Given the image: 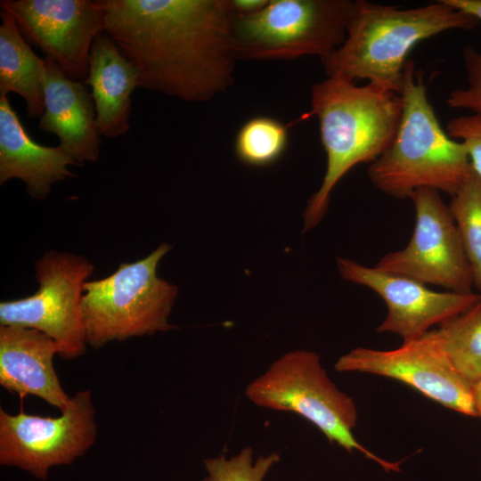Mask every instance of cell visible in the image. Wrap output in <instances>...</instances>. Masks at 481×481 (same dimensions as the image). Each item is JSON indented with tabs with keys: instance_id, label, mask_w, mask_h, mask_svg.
Masks as SVG:
<instances>
[{
	"instance_id": "ac0fdd59",
	"label": "cell",
	"mask_w": 481,
	"mask_h": 481,
	"mask_svg": "<svg viewBox=\"0 0 481 481\" xmlns=\"http://www.w3.org/2000/svg\"><path fill=\"white\" fill-rule=\"evenodd\" d=\"M0 17V95L19 94L28 118H40L45 110L44 58L32 51L8 12L1 10Z\"/></svg>"
},
{
	"instance_id": "44dd1931",
	"label": "cell",
	"mask_w": 481,
	"mask_h": 481,
	"mask_svg": "<svg viewBox=\"0 0 481 481\" xmlns=\"http://www.w3.org/2000/svg\"><path fill=\"white\" fill-rule=\"evenodd\" d=\"M481 293V179L474 173L452 196L449 205Z\"/></svg>"
},
{
	"instance_id": "9c48e42d",
	"label": "cell",
	"mask_w": 481,
	"mask_h": 481,
	"mask_svg": "<svg viewBox=\"0 0 481 481\" xmlns=\"http://www.w3.org/2000/svg\"><path fill=\"white\" fill-rule=\"evenodd\" d=\"M90 390L77 392L59 417L12 415L0 410V464L46 480L51 468L69 465L94 444L97 425Z\"/></svg>"
},
{
	"instance_id": "4316f807",
	"label": "cell",
	"mask_w": 481,
	"mask_h": 481,
	"mask_svg": "<svg viewBox=\"0 0 481 481\" xmlns=\"http://www.w3.org/2000/svg\"><path fill=\"white\" fill-rule=\"evenodd\" d=\"M474 388V400L477 417L481 418V380L476 383Z\"/></svg>"
},
{
	"instance_id": "9a60e30c",
	"label": "cell",
	"mask_w": 481,
	"mask_h": 481,
	"mask_svg": "<svg viewBox=\"0 0 481 481\" xmlns=\"http://www.w3.org/2000/svg\"><path fill=\"white\" fill-rule=\"evenodd\" d=\"M60 350L55 340L39 330L0 325V385L20 400L36 395L63 412L70 397L53 366Z\"/></svg>"
},
{
	"instance_id": "8992f818",
	"label": "cell",
	"mask_w": 481,
	"mask_h": 481,
	"mask_svg": "<svg viewBox=\"0 0 481 481\" xmlns=\"http://www.w3.org/2000/svg\"><path fill=\"white\" fill-rule=\"evenodd\" d=\"M170 249L162 243L148 257L121 263L108 277L84 283L82 319L93 348L175 328L168 316L177 288L157 275L158 264Z\"/></svg>"
},
{
	"instance_id": "6da1fadb",
	"label": "cell",
	"mask_w": 481,
	"mask_h": 481,
	"mask_svg": "<svg viewBox=\"0 0 481 481\" xmlns=\"http://www.w3.org/2000/svg\"><path fill=\"white\" fill-rule=\"evenodd\" d=\"M104 31L135 65L140 87L203 102L233 83L230 0H98Z\"/></svg>"
},
{
	"instance_id": "d6986e66",
	"label": "cell",
	"mask_w": 481,
	"mask_h": 481,
	"mask_svg": "<svg viewBox=\"0 0 481 481\" xmlns=\"http://www.w3.org/2000/svg\"><path fill=\"white\" fill-rule=\"evenodd\" d=\"M431 332L464 379L473 386L481 380V301Z\"/></svg>"
},
{
	"instance_id": "52a82bcc",
	"label": "cell",
	"mask_w": 481,
	"mask_h": 481,
	"mask_svg": "<svg viewBox=\"0 0 481 481\" xmlns=\"http://www.w3.org/2000/svg\"><path fill=\"white\" fill-rule=\"evenodd\" d=\"M354 1L269 0L250 15L234 13L232 45L237 60H321L344 41Z\"/></svg>"
},
{
	"instance_id": "ffe728a7",
	"label": "cell",
	"mask_w": 481,
	"mask_h": 481,
	"mask_svg": "<svg viewBox=\"0 0 481 481\" xmlns=\"http://www.w3.org/2000/svg\"><path fill=\"white\" fill-rule=\"evenodd\" d=\"M289 144L288 126L268 116L247 120L235 137L234 151L244 164L264 167L278 161Z\"/></svg>"
},
{
	"instance_id": "3957f363",
	"label": "cell",
	"mask_w": 481,
	"mask_h": 481,
	"mask_svg": "<svg viewBox=\"0 0 481 481\" xmlns=\"http://www.w3.org/2000/svg\"><path fill=\"white\" fill-rule=\"evenodd\" d=\"M478 22L445 0L414 8L355 0L343 43L321 61L327 77L365 79L401 94L407 56L418 43Z\"/></svg>"
},
{
	"instance_id": "5b68a950",
	"label": "cell",
	"mask_w": 481,
	"mask_h": 481,
	"mask_svg": "<svg viewBox=\"0 0 481 481\" xmlns=\"http://www.w3.org/2000/svg\"><path fill=\"white\" fill-rule=\"evenodd\" d=\"M245 395L258 407L301 416L349 453L360 452L386 471H400V462L379 457L355 437V404L330 380L315 352L282 355L247 386Z\"/></svg>"
},
{
	"instance_id": "7c38bea8",
	"label": "cell",
	"mask_w": 481,
	"mask_h": 481,
	"mask_svg": "<svg viewBox=\"0 0 481 481\" xmlns=\"http://www.w3.org/2000/svg\"><path fill=\"white\" fill-rule=\"evenodd\" d=\"M0 7L69 78L86 80L92 45L104 32L98 0H2Z\"/></svg>"
},
{
	"instance_id": "2e32d148",
	"label": "cell",
	"mask_w": 481,
	"mask_h": 481,
	"mask_svg": "<svg viewBox=\"0 0 481 481\" xmlns=\"http://www.w3.org/2000/svg\"><path fill=\"white\" fill-rule=\"evenodd\" d=\"M79 165L59 145L44 146L25 129L7 95H0V183L18 178L34 199L45 198L52 186L74 177L68 167Z\"/></svg>"
},
{
	"instance_id": "ba28073f",
	"label": "cell",
	"mask_w": 481,
	"mask_h": 481,
	"mask_svg": "<svg viewBox=\"0 0 481 481\" xmlns=\"http://www.w3.org/2000/svg\"><path fill=\"white\" fill-rule=\"evenodd\" d=\"M37 291L0 303V325L39 330L55 340L59 355L73 359L86 351L81 301L86 280L94 271L85 257L50 250L36 263Z\"/></svg>"
},
{
	"instance_id": "8fae6325",
	"label": "cell",
	"mask_w": 481,
	"mask_h": 481,
	"mask_svg": "<svg viewBox=\"0 0 481 481\" xmlns=\"http://www.w3.org/2000/svg\"><path fill=\"white\" fill-rule=\"evenodd\" d=\"M334 368L398 380L448 409L477 417L474 386L453 369L431 330L392 350L354 348Z\"/></svg>"
},
{
	"instance_id": "7a4b0ae2",
	"label": "cell",
	"mask_w": 481,
	"mask_h": 481,
	"mask_svg": "<svg viewBox=\"0 0 481 481\" xmlns=\"http://www.w3.org/2000/svg\"><path fill=\"white\" fill-rule=\"evenodd\" d=\"M401 94L377 85L358 86L327 77L311 88V110L317 117L326 153V170L304 212V232L324 217L337 183L355 166L372 163L392 143L402 116Z\"/></svg>"
},
{
	"instance_id": "603a6c76",
	"label": "cell",
	"mask_w": 481,
	"mask_h": 481,
	"mask_svg": "<svg viewBox=\"0 0 481 481\" xmlns=\"http://www.w3.org/2000/svg\"><path fill=\"white\" fill-rule=\"evenodd\" d=\"M463 62L467 86L452 91L446 103L453 109L481 113V53L471 45H466L463 48Z\"/></svg>"
},
{
	"instance_id": "5bb4252c",
	"label": "cell",
	"mask_w": 481,
	"mask_h": 481,
	"mask_svg": "<svg viewBox=\"0 0 481 481\" xmlns=\"http://www.w3.org/2000/svg\"><path fill=\"white\" fill-rule=\"evenodd\" d=\"M45 110L38 128L53 134L59 146L77 164L99 159L101 135L94 102L84 81L69 78L51 58L45 57Z\"/></svg>"
},
{
	"instance_id": "4fadbf2b",
	"label": "cell",
	"mask_w": 481,
	"mask_h": 481,
	"mask_svg": "<svg viewBox=\"0 0 481 481\" xmlns=\"http://www.w3.org/2000/svg\"><path fill=\"white\" fill-rule=\"evenodd\" d=\"M342 278L367 287L386 303L387 314L378 332L399 335L403 342L419 338L447 320L481 301V293L435 291L414 279L368 267L349 258L338 257Z\"/></svg>"
},
{
	"instance_id": "277c9868",
	"label": "cell",
	"mask_w": 481,
	"mask_h": 481,
	"mask_svg": "<svg viewBox=\"0 0 481 481\" xmlns=\"http://www.w3.org/2000/svg\"><path fill=\"white\" fill-rule=\"evenodd\" d=\"M403 111L387 149L370 164L368 175L380 192L410 198L428 188L454 195L473 173L463 144L448 135L430 104L422 75L408 60L401 92Z\"/></svg>"
},
{
	"instance_id": "cb8c5ba5",
	"label": "cell",
	"mask_w": 481,
	"mask_h": 481,
	"mask_svg": "<svg viewBox=\"0 0 481 481\" xmlns=\"http://www.w3.org/2000/svg\"><path fill=\"white\" fill-rule=\"evenodd\" d=\"M445 131L463 144L474 173L481 179V113L453 118L446 124Z\"/></svg>"
},
{
	"instance_id": "7402d4cb",
	"label": "cell",
	"mask_w": 481,
	"mask_h": 481,
	"mask_svg": "<svg viewBox=\"0 0 481 481\" xmlns=\"http://www.w3.org/2000/svg\"><path fill=\"white\" fill-rule=\"evenodd\" d=\"M253 454V449L246 446L230 458L221 455L205 459L207 474L201 481H264L271 469L280 461V454L274 452L255 461Z\"/></svg>"
},
{
	"instance_id": "30bf717a",
	"label": "cell",
	"mask_w": 481,
	"mask_h": 481,
	"mask_svg": "<svg viewBox=\"0 0 481 481\" xmlns=\"http://www.w3.org/2000/svg\"><path fill=\"white\" fill-rule=\"evenodd\" d=\"M415 226L407 246L384 255L374 267L447 291L472 292L474 278L450 208L439 192L423 188L410 198Z\"/></svg>"
},
{
	"instance_id": "e0dca14e",
	"label": "cell",
	"mask_w": 481,
	"mask_h": 481,
	"mask_svg": "<svg viewBox=\"0 0 481 481\" xmlns=\"http://www.w3.org/2000/svg\"><path fill=\"white\" fill-rule=\"evenodd\" d=\"M84 83L91 88L100 135L116 138L130 128L132 94L140 87L135 65L104 31L94 41Z\"/></svg>"
},
{
	"instance_id": "d4e9b609",
	"label": "cell",
	"mask_w": 481,
	"mask_h": 481,
	"mask_svg": "<svg viewBox=\"0 0 481 481\" xmlns=\"http://www.w3.org/2000/svg\"><path fill=\"white\" fill-rule=\"evenodd\" d=\"M232 8L237 15H250L261 11L269 0H230Z\"/></svg>"
},
{
	"instance_id": "484cf974",
	"label": "cell",
	"mask_w": 481,
	"mask_h": 481,
	"mask_svg": "<svg viewBox=\"0 0 481 481\" xmlns=\"http://www.w3.org/2000/svg\"><path fill=\"white\" fill-rule=\"evenodd\" d=\"M445 2L481 21V0H445Z\"/></svg>"
}]
</instances>
